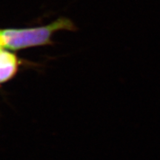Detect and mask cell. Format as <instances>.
I'll list each match as a JSON object with an SVG mask.
<instances>
[{
	"label": "cell",
	"mask_w": 160,
	"mask_h": 160,
	"mask_svg": "<svg viewBox=\"0 0 160 160\" xmlns=\"http://www.w3.org/2000/svg\"><path fill=\"white\" fill-rule=\"evenodd\" d=\"M75 29L71 20L62 18L48 25L24 29L0 30V48L20 50L34 46L49 45L55 32Z\"/></svg>",
	"instance_id": "6da1fadb"
},
{
	"label": "cell",
	"mask_w": 160,
	"mask_h": 160,
	"mask_svg": "<svg viewBox=\"0 0 160 160\" xmlns=\"http://www.w3.org/2000/svg\"><path fill=\"white\" fill-rule=\"evenodd\" d=\"M19 60L6 49H0V84L9 81L17 73Z\"/></svg>",
	"instance_id": "7a4b0ae2"
},
{
	"label": "cell",
	"mask_w": 160,
	"mask_h": 160,
	"mask_svg": "<svg viewBox=\"0 0 160 160\" xmlns=\"http://www.w3.org/2000/svg\"><path fill=\"white\" fill-rule=\"evenodd\" d=\"M0 49H2V48H0Z\"/></svg>",
	"instance_id": "3957f363"
}]
</instances>
